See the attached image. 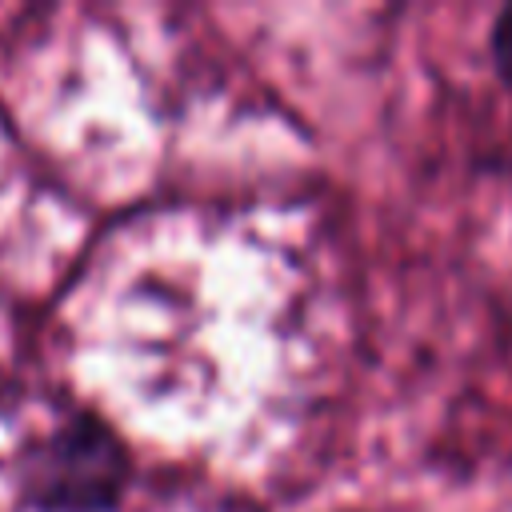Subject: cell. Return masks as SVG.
Instances as JSON below:
<instances>
[{"label": "cell", "instance_id": "obj_1", "mask_svg": "<svg viewBox=\"0 0 512 512\" xmlns=\"http://www.w3.org/2000/svg\"><path fill=\"white\" fill-rule=\"evenodd\" d=\"M16 480L36 512H112L128 484V452L96 416H72L20 456Z\"/></svg>", "mask_w": 512, "mask_h": 512}, {"label": "cell", "instance_id": "obj_2", "mask_svg": "<svg viewBox=\"0 0 512 512\" xmlns=\"http://www.w3.org/2000/svg\"><path fill=\"white\" fill-rule=\"evenodd\" d=\"M492 60H496L500 76L512 84V4L492 24Z\"/></svg>", "mask_w": 512, "mask_h": 512}]
</instances>
